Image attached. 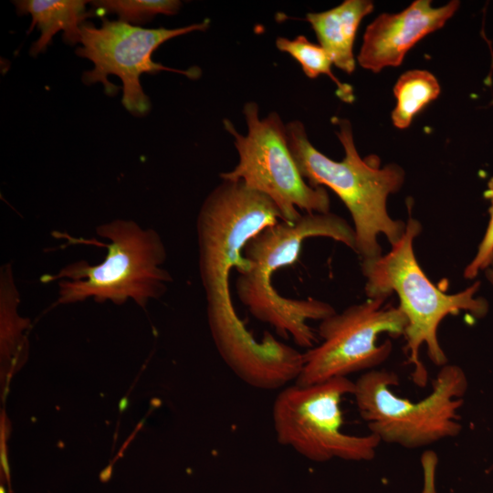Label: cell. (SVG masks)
Segmentation results:
<instances>
[{
	"mask_svg": "<svg viewBox=\"0 0 493 493\" xmlns=\"http://www.w3.org/2000/svg\"><path fill=\"white\" fill-rule=\"evenodd\" d=\"M421 231V223L409 216L402 239L385 255L362 259L361 267L368 299L397 295L398 307L407 319L404 337L407 362L413 366L412 379L417 386L425 387L428 374L419 359L420 348L426 347L427 356L435 365H446L448 360L438 340L442 320L462 311L482 319L488 314L489 305L485 298L477 295L480 281L447 294L427 278L414 250V242Z\"/></svg>",
	"mask_w": 493,
	"mask_h": 493,
	"instance_id": "cell-4",
	"label": "cell"
},
{
	"mask_svg": "<svg viewBox=\"0 0 493 493\" xmlns=\"http://www.w3.org/2000/svg\"><path fill=\"white\" fill-rule=\"evenodd\" d=\"M13 3L19 15L31 16L28 33L35 26L41 33L30 48V55L34 57L43 52L59 31H63V40L68 44L80 43V26L84 19L94 16L92 11H86V5L90 2L84 0H19Z\"/></svg>",
	"mask_w": 493,
	"mask_h": 493,
	"instance_id": "cell-13",
	"label": "cell"
},
{
	"mask_svg": "<svg viewBox=\"0 0 493 493\" xmlns=\"http://www.w3.org/2000/svg\"><path fill=\"white\" fill-rule=\"evenodd\" d=\"M370 0H345L331 9L308 13V21L333 65L351 74L355 69L353 43L359 25L373 10Z\"/></svg>",
	"mask_w": 493,
	"mask_h": 493,
	"instance_id": "cell-12",
	"label": "cell"
},
{
	"mask_svg": "<svg viewBox=\"0 0 493 493\" xmlns=\"http://www.w3.org/2000/svg\"><path fill=\"white\" fill-rule=\"evenodd\" d=\"M436 78L428 70L412 69L403 73L393 87L396 106L392 112L393 124L406 129L414 116L440 94Z\"/></svg>",
	"mask_w": 493,
	"mask_h": 493,
	"instance_id": "cell-14",
	"label": "cell"
},
{
	"mask_svg": "<svg viewBox=\"0 0 493 493\" xmlns=\"http://www.w3.org/2000/svg\"><path fill=\"white\" fill-rule=\"evenodd\" d=\"M19 301L12 264L8 262L0 269L1 352L5 360L14 362H17L27 349L22 331L27 328L28 321L19 316Z\"/></svg>",
	"mask_w": 493,
	"mask_h": 493,
	"instance_id": "cell-15",
	"label": "cell"
},
{
	"mask_svg": "<svg viewBox=\"0 0 493 493\" xmlns=\"http://www.w3.org/2000/svg\"><path fill=\"white\" fill-rule=\"evenodd\" d=\"M312 237H328L355 251L354 229L344 218L330 212L304 213L293 223L279 221L253 236L243 248L249 267L236 281L240 301L257 320L306 350L318 343V334L309 321H321L336 310L314 298H285L271 278L278 269L295 263L303 243Z\"/></svg>",
	"mask_w": 493,
	"mask_h": 493,
	"instance_id": "cell-2",
	"label": "cell"
},
{
	"mask_svg": "<svg viewBox=\"0 0 493 493\" xmlns=\"http://www.w3.org/2000/svg\"><path fill=\"white\" fill-rule=\"evenodd\" d=\"M243 113L247 133L238 132L224 120L225 129L234 137L239 160L236 167L221 173L222 180L241 181L248 188L267 196L278 208L282 220L297 221L301 213L330 212L325 187L309 185L300 174L289 150L286 125L277 112L258 116V106L245 104Z\"/></svg>",
	"mask_w": 493,
	"mask_h": 493,
	"instance_id": "cell-7",
	"label": "cell"
},
{
	"mask_svg": "<svg viewBox=\"0 0 493 493\" xmlns=\"http://www.w3.org/2000/svg\"><path fill=\"white\" fill-rule=\"evenodd\" d=\"M354 391L355 383L348 377L284 387L272 407L278 441L315 462L372 460L381 440L371 433L353 435L341 429V402Z\"/></svg>",
	"mask_w": 493,
	"mask_h": 493,
	"instance_id": "cell-8",
	"label": "cell"
},
{
	"mask_svg": "<svg viewBox=\"0 0 493 493\" xmlns=\"http://www.w3.org/2000/svg\"><path fill=\"white\" fill-rule=\"evenodd\" d=\"M96 232L110 241L104 245L108 251L100 263L79 260L41 278L45 283L58 281L56 304L93 299L122 305L131 299L145 308L166 292L173 278L163 267L167 253L155 230L142 228L132 220L116 219L98 226Z\"/></svg>",
	"mask_w": 493,
	"mask_h": 493,
	"instance_id": "cell-5",
	"label": "cell"
},
{
	"mask_svg": "<svg viewBox=\"0 0 493 493\" xmlns=\"http://www.w3.org/2000/svg\"><path fill=\"white\" fill-rule=\"evenodd\" d=\"M485 277L487 280L493 285V261L490 263V265L484 270Z\"/></svg>",
	"mask_w": 493,
	"mask_h": 493,
	"instance_id": "cell-19",
	"label": "cell"
},
{
	"mask_svg": "<svg viewBox=\"0 0 493 493\" xmlns=\"http://www.w3.org/2000/svg\"><path fill=\"white\" fill-rule=\"evenodd\" d=\"M101 26L83 23L81 47L76 49L79 57L86 58L94 64L91 70L83 72L82 81L86 85L100 82L106 94L113 96L120 87L108 80L115 75L122 81V104L136 116H143L151 110L149 97L144 93L140 77L143 73L173 71L195 79L201 75L199 68L175 69L152 60V55L160 45L167 40L194 31H205L210 21L193 24L178 28H143L120 20L101 18Z\"/></svg>",
	"mask_w": 493,
	"mask_h": 493,
	"instance_id": "cell-9",
	"label": "cell"
},
{
	"mask_svg": "<svg viewBox=\"0 0 493 493\" xmlns=\"http://www.w3.org/2000/svg\"><path fill=\"white\" fill-rule=\"evenodd\" d=\"M276 47L297 60L308 78L316 79L320 75H326L335 83L339 99L347 103L354 100L351 86L342 83L334 76L331 71L332 60L322 47L310 42L303 35L293 39L279 37L276 39Z\"/></svg>",
	"mask_w": 493,
	"mask_h": 493,
	"instance_id": "cell-16",
	"label": "cell"
},
{
	"mask_svg": "<svg viewBox=\"0 0 493 493\" xmlns=\"http://www.w3.org/2000/svg\"><path fill=\"white\" fill-rule=\"evenodd\" d=\"M484 196L489 202V219L475 257L464 269L463 276L467 279H474L493 261V176L488 182Z\"/></svg>",
	"mask_w": 493,
	"mask_h": 493,
	"instance_id": "cell-18",
	"label": "cell"
},
{
	"mask_svg": "<svg viewBox=\"0 0 493 493\" xmlns=\"http://www.w3.org/2000/svg\"><path fill=\"white\" fill-rule=\"evenodd\" d=\"M92 13L100 18L116 14L119 20L128 24H144L159 14L174 15L182 3L177 0H100L92 1Z\"/></svg>",
	"mask_w": 493,
	"mask_h": 493,
	"instance_id": "cell-17",
	"label": "cell"
},
{
	"mask_svg": "<svg viewBox=\"0 0 493 493\" xmlns=\"http://www.w3.org/2000/svg\"><path fill=\"white\" fill-rule=\"evenodd\" d=\"M336 134L344 149L341 161L331 160L309 142L299 121L286 124L289 150L305 181L313 187H329L342 201L351 214L355 234V251L362 259L383 255L379 244L384 236L391 246L404 235L406 223L393 219L387 210L390 194L397 193L405 178L397 163L381 166L376 155L362 158L354 144L351 122L333 118Z\"/></svg>",
	"mask_w": 493,
	"mask_h": 493,
	"instance_id": "cell-3",
	"label": "cell"
},
{
	"mask_svg": "<svg viewBox=\"0 0 493 493\" xmlns=\"http://www.w3.org/2000/svg\"><path fill=\"white\" fill-rule=\"evenodd\" d=\"M282 220L277 205L241 181L222 180L206 196L197 221L199 273L206 299L209 329L226 364L254 388L275 380L288 356L286 343L265 332L259 341L246 329L233 305L229 278L249 267L246 243Z\"/></svg>",
	"mask_w": 493,
	"mask_h": 493,
	"instance_id": "cell-1",
	"label": "cell"
},
{
	"mask_svg": "<svg viewBox=\"0 0 493 493\" xmlns=\"http://www.w3.org/2000/svg\"><path fill=\"white\" fill-rule=\"evenodd\" d=\"M386 297L368 299L341 313L320 321V341L303 353V366L295 381L306 386L358 372L376 369L392 353L393 343L377 344L388 333L404 336L407 319L398 306L387 304Z\"/></svg>",
	"mask_w": 493,
	"mask_h": 493,
	"instance_id": "cell-10",
	"label": "cell"
},
{
	"mask_svg": "<svg viewBox=\"0 0 493 493\" xmlns=\"http://www.w3.org/2000/svg\"><path fill=\"white\" fill-rule=\"evenodd\" d=\"M431 3L415 0L399 13L378 16L366 27L357 56L359 65L374 73L401 65L417 42L443 27L460 6L457 0L439 7Z\"/></svg>",
	"mask_w": 493,
	"mask_h": 493,
	"instance_id": "cell-11",
	"label": "cell"
},
{
	"mask_svg": "<svg viewBox=\"0 0 493 493\" xmlns=\"http://www.w3.org/2000/svg\"><path fill=\"white\" fill-rule=\"evenodd\" d=\"M355 383L353 397L371 434L381 442L418 448L456 436L461 429L458 410L467 390V378L456 364L442 366L431 393L412 402L392 391L399 384L393 371L364 372Z\"/></svg>",
	"mask_w": 493,
	"mask_h": 493,
	"instance_id": "cell-6",
	"label": "cell"
}]
</instances>
